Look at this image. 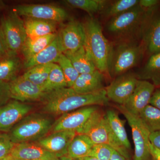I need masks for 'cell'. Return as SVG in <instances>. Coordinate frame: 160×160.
I'll use <instances>...</instances> for the list:
<instances>
[{"label": "cell", "instance_id": "cell-1", "mask_svg": "<svg viewBox=\"0 0 160 160\" xmlns=\"http://www.w3.org/2000/svg\"><path fill=\"white\" fill-rule=\"evenodd\" d=\"M44 100L43 111L53 115L63 114L86 106H106L109 101L106 89L89 94H80L69 87L49 92Z\"/></svg>", "mask_w": 160, "mask_h": 160}, {"label": "cell", "instance_id": "cell-2", "mask_svg": "<svg viewBox=\"0 0 160 160\" xmlns=\"http://www.w3.org/2000/svg\"><path fill=\"white\" fill-rule=\"evenodd\" d=\"M157 9L146 10L138 4L132 9L110 19L107 29L110 34L117 38L132 40L135 36L142 38L149 22Z\"/></svg>", "mask_w": 160, "mask_h": 160}, {"label": "cell", "instance_id": "cell-3", "mask_svg": "<svg viewBox=\"0 0 160 160\" xmlns=\"http://www.w3.org/2000/svg\"><path fill=\"white\" fill-rule=\"evenodd\" d=\"M86 33L84 47L96 69L104 73H109V64L112 46L104 35L102 26L93 18H88L83 24Z\"/></svg>", "mask_w": 160, "mask_h": 160}, {"label": "cell", "instance_id": "cell-4", "mask_svg": "<svg viewBox=\"0 0 160 160\" xmlns=\"http://www.w3.org/2000/svg\"><path fill=\"white\" fill-rule=\"evenodd\" d=\"M146 50V45L142 40L140 42L125 41L112 46L108 72L112 77L124 74L138 64Z\"/></svg>", "mask_w": 160, "mask_h": 160}, {"label": "cell", "instance_id": "cell-5", "mask_svg": "<svg viewBox=\"0 0 160 160\" xmlns=\"http://www.w3.org/2000/svg\"><path fill=\"white\" fill-rule=\"evenodd\" d=\"M54 123L53 120L46 114L30 113L18 123L8 134L14 144L38 141L46 136Z\"/></svg>", "mask_w": 160, "mask_h": 160}, {"label": "cell", "instance_id": "cell-6", "mask_svg": "<svg viewBox=\"0 0 160 160\" xmlns=\"http://www.w3.org/2000/svg\"><path fill=\"white\" fill-rule=\"evenodd\" d=\"M77 134L88 136L94 145H109L124 157L129 159L128 149L118 141L107 122L106 114L98 109L92 115Z\"/></svg>", "mask_w": 160, "mask_h": 160}, {"label": "cell", "instance_id": "cell-7", "mask_svg": "<svg viewBox=\"0 0 160 160\" xmlns=\"http://www.w3.org/2000/svg\"><path fill=\"white\" fill-rule=\"evenodd\" d=\"M0 28L9 51L18 54L27 38L24 21L12 10L0 19Z\"/></svg>", "mask_w": 160, "mask_h": 160}, {"label": "cell", "instance_id": "cell-8", "mask_svg": "<svg viewBox=\"0 0 160 160\" xmlns=\"http://www.w3.org/2000/svg\"><path fill=\"white\" fill-rule=\"evenodd\" d=\"M118 109L131 128L135 148L134 160H149L151 157L149 148L150 132L138 116L132 114L122 105L119 106Z\"/></svg>", "mask_w": 160, "mask_h": 160}, {"label": "cell", "instance_id": "cell-9", "mask_svg": "<svg viewBox=\"0 0 160 160\" xmlns=\"http://www.w3.org/2000/svg\"><path fill=\"white\" fill-rule=\"evenodd\" d=\"M12 11L20 17L63 22L69 17L65 9L53 5L24 4L15 6Z\"/></svg>", "mask_w": 160, "mask_h": 160}, {"label": "cell", "instance_id": "cell-10", "mask_svg": "<svg viewBox=\"0 0 160 160\" xmlns=\"http://www.w3.org/2000/svg\"><path fill=\"white\" fill-rule=\"evenodd\" d=\"M57 38L63 53L76 51L85 45L84 25L77 20L70 19L62 26Z\"/></svg>", "mask_w": 160, "mask_h": 160}, {"label": "cell", "instance_id": "cell-11", "mask_svg": "<svg viewBox=\"0 0 160 160\" xmlns=\"http://www.w3.org/2000/svg\"><path fill=\"white\" fill-rule=\"evenodd\" d=\"M9 85L11 98L23 103L45 100L48 94L42 86L32 83L22 75L10 81Z\"/></svg>", "mask_w": 160, "mask_h": 160}, {"label": "cell", "instance_id": "cell-12", "mask_svg": "<svg viewBox=\"0 0 160 160\" xmlns=\"http://www.w3.org/2000/svg\"><path fill=\"white\" fill-rule=\"evenodd\" d=\"M98 109V106H86L62 114L54 122L51 130L53 132L73 131L77 133Z\"/></svg>", "mask_w": 160, "mask_h": 160}, {"label": "cell", "instance_id": "cell-13", "mask_svg": "<svg viewBox=\"0 0 160 160\" xmlns=\"http://www.w3.org/2000/svg\"><path fill=\"white\" fill-rule=\"evenodd\" d=\"M138 80L132 73L117 77L106 89L107 97L119 105H124L134 92Z\"/></svg>", "mask_w": 160, "mask_h": 160}, {"label": "cell", "instance_id": "cell-14", "mask_svg": "<svg viewBox=\"0 0 160 160\" xmlns=\"http://www.w3.org/2000/svg\"><path fill=\"white\" fill-rule=\"evenodd\" d=\"M31 105L14 100L0 107V132H9L32 110Z\"/></svg>", "mask_w": 160, "mask_h": 160}, {"label": "cell", "instance_id": "cell-15", "mask_svg": "<svg viewBox=\"0 0 160 160\" xmlns=\"http://www.w3.org/2000/svg\"><path fill=\"white\" fill-rule=\"evenodd\" d=\"M77 134L73 131L55 132L37 141L36 143L57 158L67 156L72 140Z\"/></svg>", "mask_w": 160, "mask_h": 160}, {"label": "cell", "instance_id": "cell-16", "mask_svg": "<svg viewBox=\"0 0 160 160\" xmlns=\"http://www.w3.org/2000/svg\"><path fill=\"white\" fill-rule=\"evenodd\" d=\"M155 87L154 85L148 81L139 80L131 97L122 106L132 114L138 116L143 109L149 105Z\"/></svg>", "mask_w": 160, "mask_h": 160}, {"label": "cell", "instance_id": "cell-17", "mask_svg": "<svg viewBox=\"0 0 160 160\" xmlns=\"http://www.w3.org/2000/svg\"><path fill=\"white\" fill-rule=\"evenodd\" d=\"M10 156L13 158L26 160H54L58 158L36 142L15 144Z\"/></svg>", "mask_w": 160, "mask_h": 160}, {"label": "cell", "instance_id": "cell-18", "mask_svg": "<svg viewBox=\"0 0 160 160\" xmlns=\"http://www.w3.org/2000/svg\"><path fill=\"white\" fill-rule=\"evenodd\" d=\"M80 94H89L104 88V74L97 69L90 73L80 74L72 87Z\"/></svg>", "mask_w": 160, "mask_h": 160}, {"label": "cell", "instance_id": "cell-19", "mask_svg": "<svg viewBox=\"0 0 160 160\" xmlns=\"http://www.w3.org/2000/svg\"><path fill=\"white\" fill-rule=\"evenodd\" d=\"M62 53V51L57 35L55 39L46 48L29 59L25 61L23 66L28 69L38 65L55 63Z\"/></svg>", "mask_w": 160, "mask_h": 160}, {"label": "cell", "instance_id": "cell-20", "mask_svg": "<svg viewBox=\"0 0 160 160\" xmlns=\"http://www.w3.org/2000/svg\"><path fill=\"white\" fill-rule=\"evenodd\" d=\"M23 64L18 56L12 52L0 55V81L10 82L17 77Z\"/></svg>", "mask_w": 160, "mask_h": 160}, {"label": "cell", "instance_id": "cell-21", "mask_svg": "<svg viewBox=\"0 0 160 160\" xmlns=\"http://www.w3.org/2000/svg\"><path fill=\"white\" fill-rule=\"evenodd\" d=\"M27 38H35L55 33L58 23L32 18H25L24 21Z\"/></svg>", "mask_w": 160, "mask_h": 160}, {"label": "cell", "instance_id": "cell-22", "mask_svg": "<svg viewBox=\"0 0 160 160\" xmlns=\"http://www.w3.org/2000/svg\"><path fill=\"white\" fill-rule=\"evenodd\" d=\"M142 39L151 55L160 52V15L154 16L150 20Z\"/></svg>", "mask_w": 160, "mask_h": 160}, {"label": "cell", "instance_id": "cell-23", "mask_svg": "<svg viewBox=\"0 0 160 160\" xmlns=\"http://www.w3.org/2000/svg\"><path fill=\"white\" fill-rule=\"evenodd\" d=\"M57 33L35 38H27L21 52L25 61L34 56L49 46L56 38Z\"/></svg>", "mask_w": 160, "mask_h": 160}, {"label": "cell", "instance_id": "cell-24", "mask_svg": "<svg viewBox=\"0 0 160 160\" xmlns=\"http://www.w3.org/2000/svg\"><path fill=\"white\" fill-rule=\"evenodd\" d=\"M94 146L88 136L77 134L69 144L67 156L72 159L88 156Z\"/></svg>", "mask_w": 160, "mask_h": 160}, {"label": "cell", "instance_id": "cell-25", "mask_svg": "<svg viewBox=\"0 0 160 160\" xmlns=\"http://www.w3.org/2000/svg\"><path fill=\"white\" fill-rule=\"evenodd\" d=\"M63 54L71 61L75 69L80 74L90 73L97 69L84 46L76 51Z\"/></svg>", "mask_w": 160, "mask_h": 160}, {"label": "cell", "instance_id": "cell-26", "mask_svg": "<svg viewBox=\"0 0 160 160\" xmlns=\"http://www.w3.org/2000/svg\"><path fill=\"white\" fill-rule=\"evenodd\" d=\"M136 76L138 80H151L155 86L160 87V52L152 55Z\"/></svg>", "mask_w": 160, "mask_h": 160}, {"label": "cell", "instance_id": "cell-27", "mask_svg": "<svg viewBox=\"0 0 160 160\" xmlns=\"http://www.w3.org/2000/svg\"><path fill=\"white\" fill-rule=\"evenodd\" d=\"M106 117L112 131L118 141L126 149H130L131 145L124 126V121L120 118L115 111L111 109L106 112Z\"/></svg>", "mask_w": 160, "mask_h": 160}, {"label": "cell", "instance_id": "cell-28", "mask_svg": "<svg viewBox=\"0 0 160 160\" xmlns=\"http://www.w3.org/2000/svg\"><path fill=\"white\" fill-rule=\"evenodd\" d=\"M64 2L69 7L81 9L92 16L102 12L109 2L104 0H66Z\"/></svg>", "mask_w": 160, "mask_h": 160}, {"label": "cell", "instance_id": "cell-29", "mask_svg": "<svg viewBox=\"0 0 160 160\" xmlns=\"http://www.w3.org/2000/svg\"><path fill=\"white\" fill-rule=\"evenodd\" d=\"M150 133L160 131V110L148 105L138 115Z\"/></svg>", "mask_w": 160, "mask_h": 160}, {"label": "cell", "instance_id": "cell-30", "mask_svg": "<svg viewBox=\"0 0 160 160\" xmlns=\"http://www.w3.org/2000/svg\"><path fill=\"white\" fill-rule=\"evenodd\" d=\"M138 0H118L108 3L102 13L104 17L109 18L116 17L137 6Z\"/></svg>", "mask_w": 160, "mask_h": 160}, {"label": "cell", "instance_id": "cell-31", "mask_svg": "<svg viewBox=\"0 0 160 160\" xmlns=\"http://www.w3.org/2000/svg\"><path fill=\"white\" fill-rule=\"evenodd\" d=\"M42 87L48 93L68 87L64 73L56 63H53L47 81Z\"/></svg>", "mask_w": 160, "mask_h": 160}, {"label": "cell", "instance_id": "cell-32", "mask_svg": "<svg viewBox=\"0 0 160 160\" xmlns=\"http://www.w3.org/2000/svg\"><path fill=\"white\" fill-rule=\"evenodd\" d=\"M53 64L34 66L28 69L22 76L32 83L42 87L47 81Z\"/></svg>", "mask_w": 160, "mask_h": 160}, {"label": "cell", "instance_id": "cell-33", "mask_svg": "<svg viewBox=\"0 0 160 160\" xmlns=\"http://www.w3.org/2000/svg\"><path fill=\"white\" fill-rule=\"evenodd\" d=\"M55 63L60 66L62 71L68 87L72 88L79 76V73L75 69L71 61L63 53L60 56Z\"/></svg>", "mask_w": 160, "mask_h": 160}, {"label": "cell", "instance_id": "cell-34", "mask_svg": "<svg viewBox=\"0 0 160 160\" xmlns=\"http://www.w3.org/2000/svg\"><path fill=\"white\" fill-rule=\"evenodd\" d=\"M114 150L111 146L106 144L94 145L88 156L99 160H110Z\"/></svg>", "mask_w": 160, "mask_h": 160}, {"label": "cell", "instance_id": "cell-35", "mask_svg": "<svg viewBox=\"0 0 160 160\" xmlns=\"http://www.w3.org/2000/svg\"><path fill=\"white\" fill-rule=\"evenodd\" d=\"M14 145L8 133L0 132V159L10 156Z\"/></svg>", "mask_w": 160, "mask_h": 160}, {"label": "cell", "instance_id": "cell-36", "mask_svg": "<svg viewBox=\"0 0 160 160\" xmlns=\"http://www.w3.org/2000/svg\"><path fill=\"white\" fill-rule=\"evenodd\" d=\"M10 98L9 82L0 81V107L6 104Z\"/></svg>", "mask_w": 160, "mask_h": 160}, {"label": "cell", "instance_id": "cell-37", "mask_svg": "<svg viewBox=\"0 0 160 160\" xmlns=\"http://www.w3.org/2000/svg\"><path fill=\"white\" fill-rule=\"evenodd\" d=\"M160 1L158 0H140L138 5L146 10L157 9Z\"/></svg>", "mask_w": 160, "mask_h": 160}, {"label": "cell", "instance_id": "cell-38", "mask_svg": "<svg viewBox=\"0 0 160 160\" xmlns=\"http://www.w3.org/2000/svg\"><path fill=\"white\" fill-rule=\"evenodd\" d=\"M149 105L160 110V87L155 90L149 102Z\"/></svg>", "mask_w": 160, "mask_h": 160}, {"label": "cell", "instance_id": "cell-39", "mask_svg": "<svg viewBox=\"0 0 160 160\" xmlns=\"http://www.w3.org/2000/svg\"><path fill=\"white\" fill-rule=\"evenodd\" d=\"M149 138L151 144L160 149V131L150 133Z\"/></svg>", "mask_w": 160, "mask_h": 160}, {"label": "cell", "instance_id": "cell-40", "mask_svg": "<svg viewBox=\"0 0 160 160\" xmlns=\"http://www.w3.org/2000/svg\"><path fill=\"white\" fill-rule=\"evenodd\" d=\"M10 52L7 47L5 39L0 28V55L7 54Z\"/></svg>", "mask_w": 160, "mask_h": 160}, {"label": "cell", "instance_id": "cell-41", "mask_svg": "<svg viewBox=\"0 0 160 160\" xmlns=\"http://www.w3.org/2000/svg\"><path fill=\"white\" fill-rule=\"evenodd\" d=\"M150 155L153 160H160V149L150 143L149 146Z\"/></svg>", "mask_w": 160, "mask_h": 160}, {"label": "cell", "instance_id": "cell-42", "mask_svg": "<svg viewBox=\"0 0 160 160\" xmlns=\"http://www.w3.org/2000/svg\"><path fill=\"white\" fill-rule=\"evenodd\" d=\"M110 160H130L129 158L124 157L116 150H113Z\"/></svg>", "mask_w": 160, "mask_h": 160}, {"label": "cell", "instance_id": "cell-43", "mask_svg": "<svg viewBox=\"0 0 160 160\" xmlns=\"http://www.w3.org/2000/svg\"><path fill=\"white\" fill-rule=\"evenodd\" d=\"M74 160H99L96 158L92 157L86 156L85 157L73 159Z\"/></svg>", "mask_w": 160, "mask_h": 160}, {"label": "cell", "instance_id": "cell-44", "mask_svg": "<svg viewBox=\"0 0 160 160\" xmlns=\"http://www.w3.org/2000/svg\"><path fill=\"white\" fill-rule=\"evenodd\" d=\"M6 4L2 0H0V12L3 11L6 9Z\"/></svg>", "mask_w": 160, "mask_h": 160}, {"label": "cell", "instance_id": "cell-45", "mask_svg": "<svg viewBox=\"0 0 160 160\" xmlns=\"http://www.w3.org/2000/svg\"><path fill=\"white\" fill-rule=\"evenodd\" d=\"M54 160H74L67 156H64L61 157L57 158Z\"/></svg>", "mask_w": 160, "mask_h": 160}, {"label": "cell", "instance_id": "cell-46", "mask_svg": "<svg viewBox=\"0 0 160 160\" xmlns=\"http://www.w3.org/2000/svg\"><path fill=\"white\" fill-rule=\"evenodd\" d=\"M12 158L11 156H9L8 157L2 159L0 160H11Z\"/></svg>", "mask_w": 160, "mask_h": 160}, {"label": "cell", "instance_id": "cell-47", "mask_svg": "<svg viewBox=\"0 0 160 160\" xmlns=\"http://www.w3.org/2000/svg\"><path fill=\"white\" fill-rule=\"evenodd\" d=\"M11 158H12V157H11ZM11 160H26L18 159L13 158H12Z\"/></svg>", "mask_w": 160, "mask_h": 160}]
</instances>
